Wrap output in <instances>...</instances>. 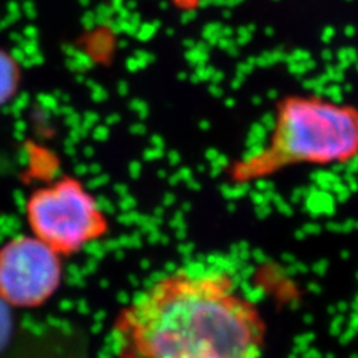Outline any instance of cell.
I'll list each match as a JSON object with an SVG mask.
<instances>
[{"label":"cell","instance_id":"52a82bcc","mask_svg":"<svg viewBox=\"0 0 358 358\" xmlns=\"http://www.w3.org/2000/svg\"><path fill=\"white\" fill-rule=\"evenodd\" d=\"M5 306H8L5 301L0 299V345H2L8 339L9 333V317L5 310Z\"/></svg>","mask_w":358,"mask_h":358},{"label":"cell","instance_id":"277c9868","mask_svg":"<svg viewBox=\"0 0 358 358\" xmlns=\"http://www.w3.org/2000/svg\"><path fill=\"white\" fill-rule=\"evenodd\" d=\"M64 278L63 257L35 236H18L0 248V299L35 309L50 301Z\"/></svg>","mask_w":358,"mask_h":358},{"label":"cell","instance_id":"6da1fadb","mask_svg":"<svg viewBox=\"0 0 358 358\" xmlns=\"http://www.w3.org/2000/svg\"><path fill=\"white\" fill-rule=\"evenodd\" d=\"M109 342L114 358H264L267 324L231 273L188 266L122 306Z\"/></svg>","mask_w":358,"mask_h":358},{"label":"cell","instance_id":"3957f363","mask_svg":"<svg viewBox=\"0 0 358 358\" xmlns=\"http://www.w3.org/2000/svg\"><path fill=\"white\" fill-rule=\"evenodd\" d=\"M26 221L35 236L60 257L81 254L103 241L110 221L97 197L75 176L36 188L26 201Z\"/></svg>","mask_w":358,"mask_h":358},{"label":"cell","instance_id":"7a4b0ae2","mask_svg":"<svg viewBox=\"0 0 358 358\" xmlns=\"http://www.w3.org/2000/svg\"><path fill=\"white\" fill-rule=\"evenodd\" d=\"M358 159V106L315 93L276 100L263 143L226 167V181L246 187L300 166H343Z\"/></svg>","mask_w":358,"mask_h":358},{"label":"cell","instance_id":"8992f818","mask_svg":"<svg viewBox=\"0 0 358 358\" xmlns=\"http://www.w3.org/2000/svg\"><path fill=\"white\" fill-rule=\"evenodd\" d=\"M169 5L181 14H194L203 9L210 0H167Z\"/></svg>","mask_w":358,"mask_h":358},{"label":"cell","instance_id":"5b68a950","mask_svg":"<svg viewBox=\"0 0 358 358\" xmlns=\"http://www.w3.org/2000/svg\"><path fill=\"white\" fill-rule=\"evenodd\" d=\"M21 66L13 54L0 48V106L13 99L21 85Z\"/></svg>","mask_w":358,"mask_h":358}]
</instances>
